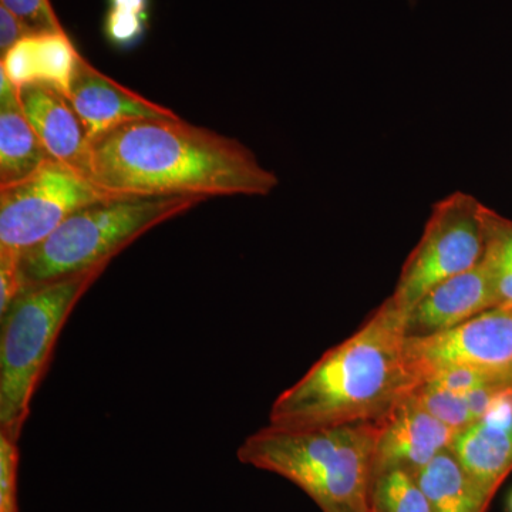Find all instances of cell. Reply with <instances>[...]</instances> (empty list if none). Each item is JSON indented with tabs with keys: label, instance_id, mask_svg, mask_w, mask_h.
Wrapping results in <instances>:
<instances>
[{
	"label": "cell",
	"instance_id": "cell-13",
	"mask_svg": "<svg viewBox=\"0 0 512 512\" xmlns=\"http://www.w3.org/2000/svg\"><path fill=\"white\" fill-rule=\"evenodd\" d=\"M80 55L66 32L39 33L23 37L2 56L0 70L15 89L42 83L69 92Z\"/></svg>",
	"mask_w": 512,
	"mask_h": 512
},
{
	"label": "cell",
	"instance_id": "cell-7",
	"mask_svg": "<svg viewBox=\"0 0 512 512\" xmlns=\"http://www.w3.org/2000/svg\"><path fill=\"white\" fill-rule=\"evenodd\" d=\"M114 200L86 174L49 160L18 183L0 187V255H20L49 237L74 212Z\"/></svg>",
	"mask_w": 512,
	"mask_h": 512
},
{
	"label": "cell",
	"instance_id": "cell-23",
	"mask_svg": "<svg viewBox=\"0 0 512 512\" xmlns=\"http://www.w3.org/2000/svg\"><path fill=\"white\" fill-rule=\"evenodd\" d=\"M29 30L23 25L22 20L10 12L8 8L0 5V50L2 56L20 42L23 37L29 36Z\"/></svg>",
	"mask_w": 512,
	"mask_h": 512
},
{
	"label": "cell",
	"instance_id": "cell-3",
	"mask_svg": "<svg viewBox=\"0 0 512 512\" xmlns=\"http://www.w3.org/2000/svg\"><path fill=\"white\" fill-rule=\"evenodd\" d=\"M377 433L379 420L301 430L268 424L237 457L298 485L323 512H372Z\"/></svg>",
	"mask_w": 512,
	"mask_h": 512
},
{
	"label": "cell",
	"instance_id": "cell-4",
	"mask_svg": "<svg viewBox=\"0 0 512 512\" xmlns=\"http://www.w3.org/2000/svg\"><path fill=\"white\" fill-rule=\"evenodd\" d=\"M109 264L103 262L79 274L26 289L0 315V434L3 436L19 443L33 396L49 367L67 319Z\"/></svg>",
	"mask_w": 512,
	"mask_h": 512
},
{
	"label": "cell",
	"instance_id": "cell-16",
	"mask_svg": "<svg viewBox=\"0 0 512 512\" xmlns=\"http://www.w3.org/2000/svg\"><path fill=\"white\" fill-rule=\"evenodd\" d=\"M416 480L433 512H485L493 500L471 480L450 448L421 468Z\"/></svg>",
	"mask_w": 512,
	"mask_h": 512
},
{
	"label": "cell",
	"instance_id": "cell-8",
	"mask_svg": "<svg viewBox=\"0 0 512 512\" xmlns=\"http://www.w3.org/2000/svg\"><path fill=\"white\" fill-rule=\"evenodd\" d=\"M404 359L416 387L454 369L512 375V306H497L443 332L407 336Z\"/></svg>",
	"mask_w": 512,
	"mask_h": 512
},
{
	"label": "cell",
	"instance_id": "cell-1",
	"mask_svg": "<svg viewBox=\"0 0 512 512\" xmlns=\"http://www.w3.org/2000/svg\"><path fill=\"white\" fill-rule=\"evenodd\" d=\"M87 177L114 200L266 197L279 185L247 146L181 117L127 121L96 134Z\"/></svg>",
	"mask_w": 512,
	"mask_h": 512
},
{
	"label": "cell",
	"instance_id": "cell-20",
	"mask_svg": "<svg viewBox=\"0 0 512 512\" xmlns=\"http://www.w3.org/2000/svg\"><path fill=\"white\" fill-rule=\"evenodd\" d=\"M148 15L130 10L109 8L104 19V35L111 45L130 49L138 45L146 35Z\"/></svg>",
	"mask_w": 512,
	"mask_h": 512
},
{
	"label": "cell",
	"instance_id": "cell-25",
	"mask_svg": "<svg viewBox=\"0 0 512 512\" xmlns=\"http://www.w3.org/2000/svg\"><path fill=\"white\" fill-rule=\"evenodd\" d=\"M507 508H508V512H512V491H511L510 497H508Z\"/></svg>",
	"mask_w": 512,
	"mask_h": 512
},
{
	"label": "cell",
	"instance_id": "cell-12",
	"mask_svg": "<svg viewBox=\"0 0 512 512\" xmlns=\"http://www.w3.org/2000/svg\"><path fill=\"white\" fill-rule=\"evenodd\" d=\"M16 97L53 160L87 175L89 133L66 94L49 84L32 83L16 89Z\"/></svg>",
	"mask_w": 512,
	"mask_h": 512
},
{
	"label": "cell",
	"instance_id": "cell-18",
	"mask_svg": "<svg viewBox=\"0 0 512 512\" xmlns=\"http://www.w3.org/2000/svg\"><path fill=\"white\" fill-rule=\"evenodd\" d=\"M372 512H433L416 477L402 468L384 471L373 481Z\"/></svg>",
	"mask_w": 512,
	"mask_h": 512
},
{
	"label": "cell",
	"instance_id": "cell-2",
	"mask_svg": "<svg viewBox=\"0 0 512 512\" xmlns=\"http://www.w3.org/2000/svg\"><path fill=\"white\" fill-rule=\"evenodd\" d=\"M406 313L386 301L279 394L269 426L301 430L383 419L416 389L404 359Z\"/></svg>",
	"mask_w": 512,
	"mask_h": 512
},
{
	"label": "cell",
	"instance_id": "cell-24",
	"mask_svg": "<svg viewBox=\"0 0 512 512\" xmlns=\"http://www.w3.org/2000/svg\"><path fill=\"white\" fill-rule=\"evenodd\" d=\"M109 8L130 10V12L148 15L150 0H107Z\"/></svg>",
	"mask_w": 512,
	"mask_h": 512
},
{
	"label": "cell",
	"instance_id": "cell-10",
	"mask_svg": "<svg viewBox=\"0 0 512 512\" xmlns=\"http://www.w3.org/2000/svg\"><path fill=\"white\" fill-rule=\"evenodd\" d=\"M66 97L86 127L89 138L127 121L180 117L174 110L154 103L110 79L83 56L77 64Z\"/></svg>",
	"mask_w": 512,
	"mask_h": 512
},
{
	"label": "cell",
	"instance_id": "cell-19",
	"mask_svg": "<svg viewBox=\"0 0 512 512\" xmlns=\"http://www.w3.org/2000/svg\"><path fill=\"white\" fill-rule=\"evenodd\" d=\"M413 394L424 410L458 433L477 423L463 394L453 393L430 383L416 387Z\"/></svg>",
	"mask_w": 512,
	"mask_h": 512
},
{
	"label": "cell",
	"instance_id": "cell-14",
	"mask_svg": "<svg viewBox=\"0 0 512 512\" xmlns=\"http://www.w3.org/2000/svg\"><path fill=\"white\" fill-rule=\"evenodd\" d=\"M49 160L20 109L15 87L0 70V187L25 180Z\"/></svg>",
	"mask_w": 512,
	"mask_h": 512
},
{
	"label": "cell",
	"instance_id": "cell-15",
	"mask_svg": "<svg viewBox=\"0 0 512 512\" xmlns=\"http://www.w3.org/2000/svg\"><path fill=\"white\" fill-rule=\"evenodd\" d=\"M450 450L471 480L493 498L512 471V427L478 420L457 434Z\"/></svg>",
	"mask_w": 512,
	"mask_h": 512
},
{
	"label": "cell",
	"instance_id": "cell-6",
	"mask_svg": "<svg viewBox=\"0 0 512 512\" xmlns=\"http://www.w3.org/2000/svg\"><path fill=\"white\" fill-rule=\"evenodd\" d=\"M484 208L474 195L461 191L434 205L390 296L400 311L407 315L431 289L483 261Z\"/></svg>",
	"mask_w": 512,
	"mask_h": 512
},
{
	"label": "cell",
	"instance_id": "cell-21",
	"mask_svg": "<svg viewBox=\"0 0 512 512\" xmlns=\"http://www.w3.org/2000/svg\"><path fill=\"white\" fill-rule=\"evenodd\" d=\"M0 5L15 13L30 35L63 32L50 0H0Z\"/></svg>",
	"mask_w": 512,
	"mask_h": 512
},
{
	"label": "cell",
	"instance_id": "cell-9",
	"mask_svg": "<svg viewBox=\"0 0 512 512\" xmlns=\"http://www.w3.org/2000/svg\"><path fill=\"white\" fill-rule=\"evenodd\" d=\"M457 434L424 410L410 393L379 420L375 478L393 468H402L416 477L437 454L451 447Z\"/></svg>",
	"mask_w": 512,
	"mask_h": 512
},
{
	"label": "cell",
	"instance_id": "cell-11",
	"mask_svg": "<svg viewBox=\"0 0 512 512\" xmlns=\"http://www.w3.org/2000/svg\"><path fill=\"white\" fill-rule=\"evenodd\" d=\"M500 306L490 269L484 261L427 292L406 315L407 336L443 332L488 309Z\"/></svg>",
	"mask_w": 512,
	"mask_h": 512
},
{
	"label": "cell",
	"instance_id": "cell-17",
	"mask_svg": "<svg viewBox=\"0 0 512 512\" xmlns=\"http://www.w3.org/2000/svg\"><path fill=\"white\" fill-rule=\"evenodd\" d=\"M485 252L500 306H512V220L485 205Z\"/></svg>",
	"mask_w": 512,
	"mask_h": 512
},
{
	"label": "cell",
	"instance_id": "cell-22",
	"mask_svg": "<svg viewBox=\"0 0 512 512\" xmlns=\"http://www.w3.org/2000/svg\"><path fill=\"white\" fill-rule=\"evenodd\" d=\"M18 468V443L0 434V512H19Z\"/></svg>",
	"mask_w": 512,
	"mask_h": 512
},
{
	"label": "cell",
	"instance_id": "cell-5",
	"mask_svg": "<svg viewBox=\"0 0 512 512\" xmlns=\"http://www.w3.org/2000/svg\"><path fill=\"white\" fill-rule=\"evenodd\" d=\"M201 202L192 197L128 198L97 202L74 212L49 237L20 255L23 291L111 262L141 235Z\"/></svg>",
	"mask_w": 512,
	"mask_h": 512
}]
</instances>
